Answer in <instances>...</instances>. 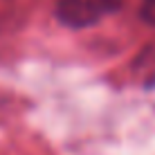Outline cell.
I'll return each mask as SVG.
<instances>
[{"label": "cell", "instance_id": "2", "mask_svg": "<svg viewBox=\"0 0 155 155\" xmlns=\"http://www.w3.org/2000/svg\"><path fill=\"white\" fill-rule=\"evenodd\" d=\"M142 18H144V23H148V25H153V27H155V0H144V5H142Z\"/></svg>", "mask_w": 155, "mask_h": 155}, {"label": "cell", "instance_id": "1", "mask_svg": "<svg viewBox=\"0 0 155 155\" xmlns=\"http://www.w3.org/2000/svg\"><path fill=\"white\" fill-rule=\"evenodd\" d=\"M121 0H56V16L68 27H88L119 7Z\"/></svg>", "mask_w": 155, "mask_h": 155}]
</instances>
